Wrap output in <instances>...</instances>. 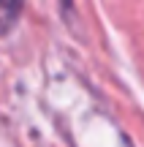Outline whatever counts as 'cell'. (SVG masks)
<instances>
[{
	"mask_svg": "<svg viewBox=\"0 0 144 147\" xmlns=\"http://www.w3.org/2000/svg\"><path fill=\"white\" fill-rule=\"evenodd\" d=\"M25 8V0H0V36H8L16 27Z\"/></svg>",
	"mask_w": 144,
	"mask_h": 147,
	"instance_id": "6da1fadb",
	"label": "cell"
}]
</instances>
